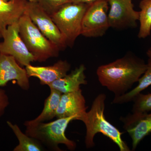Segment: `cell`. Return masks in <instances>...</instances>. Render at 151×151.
<instances>
[{
    "mask_svg": "<svg viewBox=\"0 0 151 151\" xmlns=\"http://www.w3.org/2000/svg\"><path fill=\"white\" fill-rule=\"evenodd\" d=\"M87 108L81 89L62 94L57 110L56 117L59 119L76 116L78 117V120L80 121L86 114Z\"/></svg>",
    "mask_w": 151,
    "mask_h": 151,
    "instance_id": "obj_12",
    "label": "cell"
},
{
    "mask_svg": "<svg viewBox=\"0 0 151 151\" xmlns=\"http://www.w3.org/2000/svg\"><path fill=\"white\" fill-rule=\"evenodd\" d=\"M109 8L107 0H99L90 4L83 17L81 35L87 37L104 35L110 27Z\"/></svg>",
    "mask_w": 151,
    "mask_h": 151,
    "instance_id": "obj_6",
    "label": "cell"
},
{
    "mask_svg": "<svg viewBox=\"0 0 151 151\" xmlns=\"http://www.w3.org/2000/svg\"><path fill=\"white\" fill-rule=\"evenodd\" d=\"M110 9L108 17L110 27L118 29L135 28L140 12L134 9L132 0H107Z\"/></svg>",
    "mask_w": 151,
    "mask_h": 151,
    "instance_id": "obj_9",
    "label": "cell"
},
{
    "mask_svg": "<svg viewBox=\"0 0 151 151\" xmlns=\"http://www.w3.org/2000/svg\"><path fill=\"white\" fill-rule=\"evenodd\" d=\"M78 119L77 116H74L59 118L48 123H33L26 121L24 123L25 133L52 150L62 151L59 147L61 144L65 145L70 150H74L76 143L66 137L65 131L71 121Z\"/></svg>",
    "mask_w": 151,
    "mask_h": 151,
    "instance_id": "obj_3",
    "label": "cell"
},
{
    "mask_svg": "<svg viewBox=\"0 0 151 151\" xmlns=\"http://www.w3.org/2000/svg\"><path fill=\"white\" fill-rule=\"evenodd\" d=\"M132 113H148L151 111V93H139L133 99Z\"/></svg>",
    "mask_w": 151,
    "mask_h": 151,
    "instance_id": "obj_20",
    "label": "cell"
},
{
    "mask_svg": "<svg viewBox=\"0 0 151 151\" xmlns=\"http://www.w3.org/2000/svg\"><path fill=\"white\" fill-rule=\"evenodd\" d=\"M147 55L148 60L147 69L139 79L137 86L129 92L123 95L115 96L113 101V104H122L132 101L133 99L143 90L151 85V48L148 50Z\"/></svg>",
    "mask_w": 151,
    "mask_h": 151,
    "instance_id": "obj_16",
    "label": "cell"
},
{
    "mask_svg": "<svg viewBox=\"0 0 151 151\" xmlns=\"http://www.w3.org/2000/svg\"><path fill=\"white\" fill-rule=\"evenodd\" d=\"M71 65L67 60H59L53 65L46 66H26L28 76L37 78L42 85H48L57 79L64 77L70 70Z\"/></svg>",
    "mask_w": 151,
    "mask_h": 151,
    "instance_id": "obj_13",
    "label": "cell"
},
{
    "mask_svg": "<svg viewBox=\"0 0 151 151\" xmlns=\"http://www.w3.org/2000/svg\"><path fill=\"white\" fill-rule=\"evenodd\" d=\"M89 4L68 3L50 15L67 46L72 47L76 39L81 35L82 21Z\"/></svg>",
    "mask_w": 151,
    "mask_h": 151,
    "instance_id": "obj_5",
    "label": "cell"
},
{
    "mask_svg": "<svg viewBox=\"0 0 151 151\" xmlns=\"http://www.w3.org/2000/svg\"><path fill=\"white\" fill-rule=\"evenodd\" d=\"M19 64L13 57L0 52V87L5 86L9 81H15L22 89H29V77L25 68Z\"/></svg>",
    "mask_w": 151,
    "mask_h": 151,
    "instance_id": "obj_11",
    "label": "cell"
},
{
    "mask_svg": "<svg viewBox=\"0 0 151 151\" xmlns=\"http://www.w3.org/2000/svg\"><path fill=\"white\" fill-rule=\"evenodd\" d=\"M18 23L20 35L35 61L45 62L58 56L60 50L41 32L26 11Z\"/></svg>",
    "mask_w": 151,
    "mask_h": 151,
    "instance_id": "obj_4",
    "label": "cell"
},
{
    "mask_svg": "<svg viewBox=\"0 0 151 151\" xmlns=\"http://www.w3.org/2000/svg\"><path fill=\"white\" fill-rule=\"evenodd\" d=\"M139 21L140 24L139 38H145L150 35L151 31V0H142L139 4Z\"/></svg>",
    "mask_w": 151,
    "mask_h": 151,
    "instance_id": "obj_19",
    "label": "cell"
},
{
    "mask_svg": "<svg viewBox=\"0 0 151 151\" xmlns=\"http://www.w3.org/2000/svg\"><path fill=\"white\" fill-rule=\"evenodd\" d=\"M4 1H8V0H4ZM29 1L37 2L38 0H27Z\"/></svg>",
    "mask_w": 151,
    "mask_h": 151,
    "instance_id": "obj_24",
    "label": "cell"
},
{
    "mask_svg": "<svg viewBox=\"0 0 151 151\" xmlns=\"http://www.w3.org/2000/svg\"><path fill=\"white\" fill-rule=\"evenodd\" d=\"M9 104V98L6 91L0 88V118L4 115Z\"/></svg>",
    "mask_w": 151,
    "mask_h": 151,
    "instance_id": "obj_22",
    "label": "cell"
},
{
    "mask_svg": "<svg viewBox=\"0 0 151 151\" xmlns=\"http://www.w3.org/2000/svg\"><path fill=\"white\" fill-rule=\"evenodd\" d=\"M37 2L47 13L51 15L70 0H38Z\"/></svg>",
    "mask_w": 151,
    "mask_h": 151,
    "instance_id": "obj_21",
    "label": "cell"
},
{
    "mask_svg": "<svg viewBox=\"0 0 151 151\" xmlns=\"http://www.w3.org/2000/svg\"><path fill=\"white\" fill-rule=\"evenodd\" d=\"M1 37V53L13 57L19 64L25 67L35 61L20 35L18 22L8 27Z\"/></svg>",
    "mask_w": 151,
    "mask_h": 151,
    "instance_id": "obj_8",
    "label": "cell"
},
{
    "mask_svg": "<svg viewBox=\"0 0 151 151\" xmlns=\"http://www.w3.org/2000/svg\"><path fill=\"white\" fill-rule=\"evenodd\" d=\"M50 89V94L45 101L43 110L37 118L29 121L32 123L45 122L56 117L57 110L62 94L55 89Z\"/></svg>",
    "mask_w": 151,
    "mask_h": 151,
    "instance_id": "obj_17",
    "label": "cell"
},
{
    "mask_svg": "<svg viewBox=\"0 0 151 151\" xmlns=\"http://www.w3.org/2000/svg\"><path fill=\"white\" fill-rule=\"evenodd\" d=\"M123 128L132 140V151L146 136L151 133V113H132L120 119Z\"/></svg>",
    "mask_w": 151,
    "mask_h": 151,
    "instance_id": "obj_10",
    "label": "cell"
},
{
    "mask_svg": "<svg viewBox=\"0 0 151 151\" xmlns=\"http://www.w3.org/2000/svg\"><path fill=\"white\" fill-rule=\"evenodd\" d=\"M99 0H70L71 2L91 4Z\"/></svg>",
    "mask_w": 151,
    "mask_h": 151,
    "instance_id": "obj_23",
    "label": "cell"
},
{
    "mask_svg": "<svg viewBox=\"0 0 151 151\" xmlns=\"http://www.w3.org/2000/svg\"><path fill=\"white\" fill-rule=\"evenodd\" d=\"M106 98L105 94L97 95L92 103L90 110L86 112L80 120L86 127L85 143L86 148L94 147V137L96 134L101 133L116 143L120 151H131L127 143L122 139L123 133L105 119L104 111Z\"/></svg>",
    "mask_w": 151,
    "mask_h": 151,
    "instance_id": "obj_2",
    "label": "cell"
},
{
    "mask_svg": "<svg viewBox=\"0 0 151 151\" xmlns=\"http://www.w3.org/2000/svg\"><path fill=\"white\" fill-rule=\"evenodd\" d=\"M144 60L127 54L115 61L100 65L97 74L100 84L113 92L115 96L127 93L139 81L147 69Z\"/></svg>",
    "mask_w": 151,
    "mask_h": 151,
    "instance_id": "obj_1",
    "label": "cell"
},
{
    "mask_svg": "<svg viewBox=\"0 0 151 151\" xmlns=\"http://www.w3.org/2000/svg\"><path fill=\"white\" fill-rule=\"evenodd\" d=\"M27 0H0V37L9 26L18 22L26 10Z\"/></svg>",
    "mask_w": 151,
    "mask_h": 151,
    "instance_id": "obj_14",
    "label": "cell"
},
{
    "mask_svg": "<svg viewBox=\"0 0 151 151\" xmlns=\"http://www.w3.org/2000/svg\"><path fill=\"white\" fill-rule=\"evenodd\" d=\"M86 69L85 65L81 64L69 74H66L47 86L50 89H55L62 94L78 91L81 89V85L87 84L85 74Z\"/></svg>",
    "mask_w": 151,
    "mask_h": 151,
    "instance_id": "obj_15",
    "label": "cell"
},
{
    "mask_svg": "<svg viewBox=\"0 0 151 151\" xmlns=\"http://www.w3.org/2000/svg\"><path fill=\"white\" fill-rule=\"evenodd\" d=\"M7 124L14 132L19 141V144L14 148V151H41L44 150L43 145L37 140L25 133H23L17 124L8 121Z\"/></svg>",
    "mask_w": 151,
    "mask_h": 151,
    "instance_id": "obj_18",
    "label": "cell"
},
{
    "mask_svg": "<svg viewBox=\"0 0 151 151\" xmlns=\"http://www.w3.org/2000/svg\"><path fill=\"white\" fill-rule=\"evenodd\" d=\"M25 11L33 22L45 36L60 50L65 49L67 46L64 37L50 15L37 2L28 1Z\"/></svg>",
    "mask_w": 151,
    "mask_h": 151,
    "instance_id": "obj_7",
    "label": "cell"
}]
</instances>
